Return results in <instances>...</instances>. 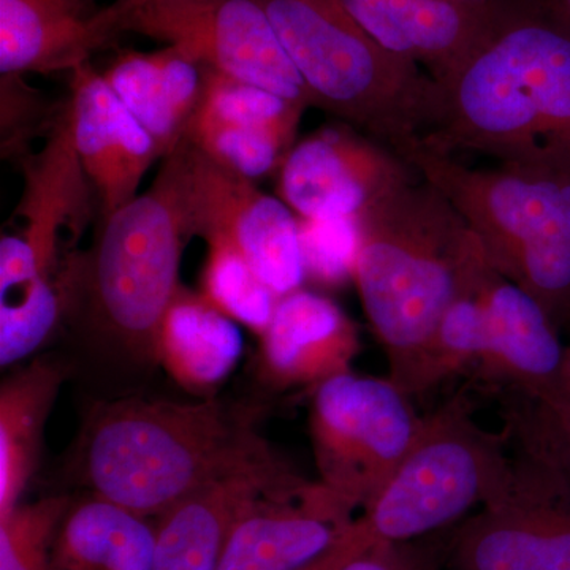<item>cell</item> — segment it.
I'll list each match as a JSON object with an SVG mask.
<instances>
[{"mask_svg": "<svg viewBox=\"0 0 570 570\" xmlns=\"http://www.w3.org/2000/svg\"><path fill=\"white\" fill-rule=\"evenodd\" d=\"M261 336L262 381L277 390H314L352 371L362 348L358 326L341 306L305 288L279 298Z\"/></svg>", "mask_w": 570, "mask_h": 570, "instance_id": "obj_20", "label": "cell"}, {"mask_svg": "<svg viewBox=\"0 0 570 570\" xmlns=\"http://www.w3.org/2000/svg\"><path fill=\"white\" fill-rule=\"evenodd\" d=\"M449 570H570V483L513 449L497 497L444 547Z\"/></svg>", "mask_w": 570, "mask_h": 570, "instance_id": "obj_11", "label": "cell"}, {"mask_svg": "<svg viewBox=\"0 0 570 570\" xmlns=\"http://www.w3.org/2000/svg\"><path fill=\"white\" fill-rule=\"evenodd\" d=\"M67 110L75 151L102 220L137 197L163 153L91 62L71 71Z\"/></svg>", "mask_w": 570, "mask_h": 570, "instance_id": "obj_16", "label": "cell"}, {"mask_svg": "<svg viewBox=\"0 0 570 570\" xmlns=\"http://www.w3.org/2000/svg\"><path fill=\"white\" fill-rule=\"evenodd\" d=\"M66 316L61 279L45 272L20 235L0 239V365L33 354Z\"/></svg>", "mask_w": 570, "mask_h": 570, "instance_id": "obj_25", "label": "cell"}, {"mask_svg": "<svg viewBox=\"0 0 570 570\" xmlns=\"http://www.w3.org/2000/svg\"><path fill=\"white\" fill-rule=\"evenodd\" d=\"M385 50L448 80L493 18L494 0H337Z\"/></svg>", "mask_w": 570, "mask_h": 570, "instance_id": "obj_19", "label": "cell"}, {"mask_svg": "<svg viewBox=\"0 0 570 570\" xmlns=\"http://www.w3.org/2000/svg\"><path fill=\"white\" fill-rule=\"evenodd\" d=\"M205 88L186 141L246 178L279 171L305 108L275 92L204 67Z\"/></svg>", "mask_w": 570, "mask_h": 570, "instance_id": "obj_15", "label": "cell"}, {"mask_svg": "<svg viewBox=\"0 0 570 570\" xmlns=\"http://www.w3.org/2000/svg\"><path fill=\"white\" fill-rule=\"evenodd\" d=\"M407 163L455 206L491 265L532 296L558 332L569 325L570 167H472L422 148Z\"/></svg>", "mask_w": 570, "mask_h": 570, "instance_id": "obj_6", "label": "cell"}, {"mask_svg": "<svg viewBox=\"0 0 570 570\" xmlns=\"http://www.w3.org/2000/svg\"><path fill=\"white\" fill-rule=\"evenodd\" d=\"M441 561H444V550L412 540L377 543L336 570H439Z\"/></svg>", "mask_w": 570, "mask_h": 570, "instance_id": "obj_31", "label": "cell"}, {"mask_svg": "<svg viewBox=\"0 0 570 570\" xmlns=\"http://www.w3.org/2000/svg\"><path fill=\"white\" fill-rule=\"evenodd\" d=\"M474 411L464 387L423 415L406 456L356 517L371 547L426 538L497 497L512 468V444L504 430L480 425Z\"/></svg>", "mask_w": 570, "mask_h": 570, "instance_id": "obj_7", "label": "cell"}, {"mask_svg": "<svg viewBox=\"0 0 570 570\" xmlns=\"http://www.w3.org/2000/svg\"><path fill=\"white\" fill-rule=\"evenodd\" d=\"M298 223L306 277L332 285L344 283L348 277L352 279L358 249L356 217H298Z\"/></svg>", "mask_w": 570, "mask_h": 570, "instance_id": "obj_30", "label": "cell"}, {"mask_svg": "<svg viewBox=\"0 0 570 570\" xmlns=\"http://www.w3.org/2000/svg\"><path fill=\"white\" fill-rule=\"evenodd\" d=\"M174 154L189 238L227 243L279 298L302 288L306 268L295 213L189 141L184 140Z\"/></svg>", "mask_w": 570, "mask_h": 570, "instance_id": "obj_10", "label": "cell"}, {"mask_svg": "<svg viewBox=\"0 0 570 570\" xmlns=\"http://www.w3.org/2000/svg\"><path fill=\"white\" fill-rule=\"evenodd\" d=\"M417 170L387 146L340 122L295 142L279 168V195L299 219L358 217Z\"/></svg>", "mask_w": 570, "mask_h": 570, "instance_id": "obj_13", "label": "cell"}, {"mask_svg": "<svg viewBox=\"0 0 570 570\" xmlns=\"http://www.w3.org/2000/svg\"><path fill=\"white\" fill-rule=\"evenodd\" d=\"M502 430L512 449L540 461L570 483V395L560 390L546 393H499Z\"/></svg>", "mask_w": 570, "mask_h": 570, "instance_id": "obj_26", "label": "cell"}, {"mask_svg": "<svg viewBox=\"0 0 570 570\" xmlns=\"http://www.w3.org/2000/svg\"><path fill=\"white\" fill-rule=\"evenodd\" d=\"M70 502V497L41 498L0 520V570H52V542Z\"/></svg>", "mask_w": 570, "mask_h": 570, "instance_id": "obj_29", "label": "cell"}, {"mask_svg": "<svg viewBox=\"0 0 570 570\" xmlns=\"http://www.w3.org/2000/svg\"><path fill=\"white\" fill-rule=\"evenodd\" d=\"M546 2L570 26V0H546Z\"/></svg>", "mask_w": 570, "mask_h": 570, "instance_id": "obj_33", "label": "cell"}, {"mask_svg": "<svg viewBox=\"0 0 570 570\" xmlns=\"http://www.w3.org/2000/svg\"><path fill=\"white\" fill-rule=\"evenodd\" d=\"M438 85L419 148L570 167V26L546 0H494L482 39Z\"/></svg>", "mask_w": 570, "mask_h": 570, "instance_id": "obj_1", "label": "cell"}, {"mask_svg": "<svg viewBox=\"0 0 570 570\" xmlns=\"http://www.w3.org/2000/svg\"><path fill=\"white\" fill-rule=\"evenodd\" d=\"M242 352L235 321L181 285L157 332V365L183 389L208 392L235 370Z\"/></svg>", "mask_w": 570, "mask_h": 570, "instance_id": "obj_23", "label": "cell"}, {"mask_svg": "<svg viewBox=\"0 0 570 570\" xmlns=\"http://www.w3.org/2000/svg\"><path fill=\"white\" fill-rule=\"evenodd\" d=\"M557 390L570 395V344L564 348V362H562L560 384Z\"/></svg>", "mask_w": 570, "mask_h": 570, "instance_id": "obj_32", "label": "cell"}, {"mask_svg": "<svg viewBox=\"0 0 570 570\" xmlns=\"http://www.w3.org/2000/svg\"><path fill=\"white\" fill-rule=\"evenodd\" d=\"M146 193L100 220L91 247L62 272L66 316L140 365H157L156 340L181 284L187 234L178 159L165 157Z\"/></svg>", "mask_w": 570, "mask_h": 570, "instance_id": "obj_4", "label": "cell"}, {"mask_svg": "<svg viewBox=\"0 0 570 570\" xmlns=\"http://www.w3.org/2000/svg\"><path fill=\"white\" fill-rule=\"evenodd\" d=\"M206 245L202 295L225 316L262 335L275 314L279 296L234 247L223 242Z\"/></svg>", "mask_w": 570, "mask_h": 570, "instance_id": "obj_27", "label": "cell"}, {"mask_svg": "<svg viewBox=\"0 0 570 570\" xmlns=\"http://www.w3.org/2000/svg\"><path fill=\"white\" fill-rule=\"evenodd\" d=\"M124 32L140 33L219 71L313 108L302 75L257 0H124Z\"/></svg>", "mask_w": 570, "mask_h": 570, "instance_id": "obj_9", "label": "cell"}, {"mask_svg": "<svg viewBox=\"0 0 570 570\" xmlns=\"http://www.w3.org/2000/svg\"><path fill=\"white\" fill-rule=\"evenodd\" d=\"M258 412L216 397L96 403L71 449L70 474L92 497L157 519L214 480L277 455L257 431Z\"/></svg>", "mask_w": 570, "mask_h": 570, "instance_id": "obj_2", "label": "cell"}, {"mask_svg": "<svg viewBox=\"0 0 570 570\" xmlns=\"http://www.w3.org/2000/svg\"><path fill=\"white\" fill-rule=\"evenodd\" d=\"M366 550L354 513L307 480L247 505L217 570H336Z\"/></svg>", "mask_w": 570, "mask_h": 570, "instance_id": "obj_12", "label": "cell"}, {"mask_svg": "<svg viewBox=\"0 0 570 570\" xmlns=\"http://www.w3.org/2000/svg\"><path fill=\"white\" fill-rule=\"evenodd\" d=\"M124 13V0H0V73H71L126 33Z\"/></svg>", "mask_w": 570, "mask_h": 570, "instance_id": "obj_18", "label": "cell"}, {"mask_svg": "<svg viewBox=\"0 0 570 570\" xmlns=\"http://www.w3.org/2000/svg\"><path fill=\"white\" fill-rule=\"evenodd\" d=\"M69 367L39 356L14 371L0 387V520L20 505L39 461L45 423Z\"/></svg>", "mask_w": 570, "mask_h": 570, "instance_id": "obj_22", "label": "cell"}, {"mask_svg": "<svg viewBox=\"0 0 570 570\" xmlns=\"http://www.w3.org/2000/svg\"><path fill=\"white\" fill-rule=\"evenodd\" d=\"M352 279L403 387L439 322L489 261L478 235L436 187L409 179L358 217Z\"/></svg>", "mask_w": 570, "mask_h": 570, "instance_id": "obj_3", "label": "cell"}, {"mask_svg": "<svg viewBox=\"0 0 570 570\" xmlns=\"http://www.w3.org/2000/svg\"><path fill=\"white\" fill-rule=\"evenodd\" d=\"M478 321V360L469 385L499 393L551 392L560 384V332L523 288L487 261L468 287Z\"/></svg>", "mask_w": 570, "mask_h": 570, "instance_id": "obj_14", "label": "cell"}, {"mask_svg": "<svg viewBox=\"0 0 570 570\" xmlns=\"http://www.w3.org/2000/svg\"><path fill=\"white\" fill-rule=\"evenodd\" d=\"M156 528L102 498L71 501L51 550L52 570H151Z\"/></svg>", "mask_w": 570, "mask_h": 570, "instance_id": "obj_24", "label": "cell"}, {"mask_svg": "<svg viewBox=\"0 0 570 570\" xmlns=\"http://www.w3.org/2000/svg\"><path fill=\"white\" fill-rule=\"evenodd\" d=\"M423 415L392 379L340 374L313 390L309 434L318 480L352 513L384 489Z\"/></svg>", "mask_w": 570, "mask_h": 570, "instance_id": "obj_8", "label": "cell"}, {"mask_svg": "<svg viewBox=\"0 0 570 570\" xmlns=\"http://www.w3.org/2000/svg\"><path fill=\"white\" fill-rule=\"evenodd\" d=\"M102 75L151 135L164 159L183 145L204 96L200 63L174 47H165L153 52H121Z\"/></svg>", "mask_w": 570, "mask_h": 570, "instance_id": "obj_21", "label": "cell"}, {"mask_svg": "<svg viewBox=\"0 0 570 570\" xmlns=\"http://www.w3.org/2000/svg\"><path fill=\"white\" fill-rule=\"evenodd\" d=\"M306 482L279 455L214 480L157 517L151 570H217L228 535L247 505Z\"/></svg>", "mask_w": 570, "mask_h": 570, "instance_id": "obj_17", "label": "cell"}, {"mask_svg": "<svg viewBox=\"0 0 570 570\" xmlns=\"http://www.w3.org/2000/svg\"><path fill=\"white\" fill-rule=\"evenodd\" d=\"M314 108L407 157L436 124L441 88L367 36L337 0H257Z\"/></svg>", "mask_w": 570, "mask_h": 570, "instance_id": "obj_5", "label": "cell"}, {"mask_svg": "<svg viewBox=\"0 0 570 570\" xmlns=\"http://www.w3.org/2000/svg\"><path fill=\"white\" fill-rule=\"evenodd\" d=\"M66 104L51 102L32 88L24 75L0 73V151L2 159L22 163L31 145L47 140L61 118Z\"/></svg>", "mask_w": 570, "mask_h": 570, "instance_id": "obj_28", "label": "cell"}]
</instances>
